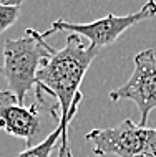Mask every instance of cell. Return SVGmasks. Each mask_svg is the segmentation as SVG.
<instances>
[{
  "label": "cell",
  "instance_id": "2",
  "mask_svg": "<svg viewBox=\"0 0 156 157\" xmlns=\"http://www.w3.org/2000/svg\"><path fill=\"white\" fill-rule=\"evenodd\" d=\"M53 50V46L47 43L43 33L33 28H27L20 38L5 40L0 75L7 79L8 90L15 93L22 104H25L27 93L35 88L37 73L52 56Z\"/></svg>",
  "mask_w": 156,
  "mask_h": 157
},
{
  "label": "cell",
  "instance_id": "7",
  "mask_svg": "<svg viewBox=\"0 0 156 157\" xmlns=\"http://www.w3.org/2000/svg\"><path fill=\"white\" fill-rule=\"evenodd\" d=\"M60 141H62V131L60 126L57 124V129H53L40 144H37L33 147H27L15 157H52L53 151H57V146H60Z\"/></svg>",
  "mask_w": 156,
  "mask_h": 157
},
{
  "label": "cell",
  "instance_id": "3",
  "mask_svg": "<svg viewBox=\"0 0 156 157\" xmlns=\"http://www.w3.org/2000/svg\"><path fill=\"white\" fill-rule=\"evenodd\" d=\"M85 137L100 157H156V127L134 124L130 117L113 127L93 129Z\"/></svg>",
  "mask_w": 156,
  "mask_h": 157
},
{
  "label": "cell",
  "instance_id": "1",
  "mask_svg": "<svg viewBox=\"0 0 156 157\" xmlns=\"http://www.w3.org/2000/svg\"><path fill=\"white\" fill-rule=\"evenodd\" d=\"M98 53V48L83 43L80 35L70 33L65 46L53 50L52 56L37 73V101L40 104H48V98H53L55 111L60 119L58 126L62 141L58 146V157H73L70 146V122L83 99L80 84Z\"/></svg>",
  "mask_w": 156,
  "mask_h": 157
},
{
  "label": "cell",
  "instance_id": "6",
  "mask_svg": "<svg viewBox=\"0 0 156 157\" xmlns=\"http://www.w3.org/2000/svg\"><path fill=\"white\" fill-rule=\"evenodd\" d=\"M40 103L27 106L18 101L10 90L0 91V129L3 132L23 139L27 147H33L40 131Z\"/></svg>",
  "mask_w": 156,
  "mask_h": 157
},
{
  "label": "cell",
  "instance_id": "4",
  "mask_svg": "<svg viewBox=\"0 0 156 157\" xmlns=\"http://www.w3.org/2000/svg\"><path fill=\"white\" fill-rule=\"evenodd\" d=\"M153 17H156V2L150 0L136 13H130L123 17L108 13L103 18L90 23H73V22H66V20H55L52 27L47 32H43V36L47 38L55 32H70L75 33V35L85 36L88 40V45L102 50L108 45H113L118 40V36L123 35L134 23L145 22V20H150Z\"/></svg>",
  "mask_w": 156,
  "mask_h": 157
},
{
  "label": "cell",
  "instance_id": "8",
  "mask_svg": "<svg viewBox=\"0 0 156 157\" xmlns=\"http://www.w3.org/2000/svg\"><path fill=\"white\" fill-rule=\"evenodd\" d=\"M20 2H0V33L10 28L20 15Z\"/></svg>",
  "mask_w": 156,
  "mask_h": 157
},
{
  "label": "cell",
  "instance_id": "5",
  "mask_svg": "<svg viewBox=\"0 0 156 157\" xmlns=\"http://www.w3.org/2000/svg\"><path fill=\"white\" fill-rule=\"evenodd\" d=\"M133 73L120 88L110 91L113 103L130 99L140 109V126L146 127L150 113L156 109V55L153 50H143L133 58Z\"/></svg>",
  "mask_w": 156,
  "mask_h": 157
}]
</instances>
